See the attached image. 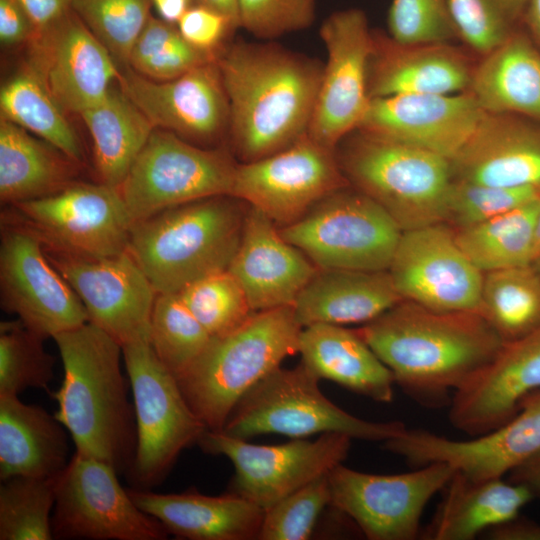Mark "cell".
Segmentation results:
<instances>
[{
	"label": "cell",
	"instance_id": "37",
	"mask_svg": "<svg viewBox=\"0 0 540 540\" xmlns=\"http://www.w3.org/2000/svg\"><path fill=\"white\" fill-rule=\"evenodd\" d=\"M1 118L24 128L81 164L80 141L66 112L40 76L26 64L0 90Z\"/></svg>",
	"mask_w": 540,
	"mask_h": 540
},
{
	"label": "cell",
	"instance_id": "49",
	"mask_svg": "<svg viewBox=\"0 0 540 540\" xmlns=\"http://www.w3.org/2000/svg\"><path fill=\"white\" fill-rule=\"evenodd\" d=\"M315 12L316 0H238L240 27L262 40L310 27Z\"/></svg>",
	"mask_w": 540,
	"mask_h": 540
},
{
	"label": "cell",
	"instance_id": "34",
	"mask_svg": "<svg viewBox=\"0 0 540 540\" xmlns=\"http://www.w3.org/2000/svg\"><path fill=\"white\" fill-rule=\"evenodd\" d=\"M77 163L24 128L0 118V200L15 205L55 194L73 182Z\"/></svg>",
	"mask_w": 540,
	"mask_h": 540
},
{
	"label": "cell",
	"instance_id": "9",
	"mask_svg": "<svg viewBox=\"0 0 540 540\" xmlns=\"http://www.w3.org/2000/svg\"><path fill=\"white\" fill-rule=\"evenodd\" d=\"M122 351L136 423V448L128 471L137 488L148 489L163 481L180 453L198 443L208 429L150 342L127 344Z\"/></svg>",
	"mask_w": 540,
	"mask_h": 540
},
{
	"label": "cell",
	"instance_id": "50",
	"mask_svg": "<svg viewBox=\"0 0 540 540\" xmlns=\"http://www.w3.org/2000/svg\"><path fill=\"white\" fill-rule=\"evenodd\" d=\"M182 37L194 48L218 55L229 32L236 28L222 14L193 4L176 23Z\"/></svg>",
	"mask_w": 540,
	"mask_h": 540
},
{
	"label": "cell",
	"instance_id": "20",
	"mask_svg": "<svg viewBox=\"0 0 540 540\" xmlns=\"http://www.w3.org/2000/svg\"><path fill=\"white\" fill-rule=\"evenodd\" d=\"M412 467L443 462L471 479L499 478L540 453V390L526 397L506 423L468 440L408 429L383 442Z\"/></svg>",
	"mask_w": 540,
	"mask_h": 540
},
{
	"label": "cell",
	"instance_id": "33",
	"mask_svg": "<svg viewBox=\"0 0 540 540\" xmlns=\"http://www.w3.org/2000/svg\"><path fill=\"white\" fill-rule=\"evenodd\" d=\"M467 91L484 112L540 121V53L526 36L515 31L483 56Z\"/></svg>",
	"mask_w": 540,
	"mask_h": 540
},
{
	"label": "cell",
	"instance_id": "32",
	"mask_svg": "<svg viewBox=\"0 0 540 540\" xmlns=\"http://www.w3.org/2000/svg\"><path fill=\"white\" fill-rule=\"evenodd\" d=\"M67 429L19 395H0V479L53 477L69 463Z\"/></svg>",
	"mask_w": 540,
	"mask_h": 540
},
{
	"label": "cell",
	"instance_id": "15",
	"mask_svg": "<svg viewBox=\"0 0 540 540\" xmlns=\"http://www.w3.org/2000/svg\"><path fill=\"white\" fill-rule=\"evenodd\" d=\"M0 289L2 308L45 339L89 321L81 299L49 261L42 238L6 218L1 228Z\"/></svg>",
	"mask_w": 540,
	"mask_h": 540
},
{
	"label": "cell",
	"instance_id": "10",
	"mask_svg": "<svg viewBox=\"0 0 540 540\" xmlns=\"http://www.w3.org/2000/svg\"><path fill=\"white\" fill-rule=\"evenodd\" d=\"M237 164L225 149H204L155 128L119 190L134 223L177 205L230 195Z\"/></svg>",
	"mask_w": 540,
	"mask_h": 540
},
{
	"label": "cell",
	"instance_id": "36",
	"mask_svg": "<svg viewBox=\"0 0 540 540\" xmlns=\"http://www.w3.org/2000/svg\"><path fill=\"white\" fill-rule=\"evenodd\" d=\"M538 209L539 197L489 220L457 229L456 242L482 273L532 264Z\"/></svg>",
	"mask_w": 540,
	"mask_h": 540
},
{
	"label": "cell",
	"instance_id": "12",
	"mask_svg": "<svg viewBox=\"0 0 540 540\" xmlns=\"http://www.w3.org/2000/svg\"><path fill=\"white\" fill-rule=\"evenodd\" d=\"M117 473L101 460L74 453L56 479L53 539H167L165 527L134 503Z\"/></svg>",
	"mask_w": 540,
	"mask_h": 540
},
{
	"label": "cell",
	"instance_id": "38",
	"mask_svg": "<svg viewBox=\"0 0 540 540\" xmlns=\"http://www.w3.org/2000/svg\"><path fill=\"white\" fill-rule=\"evenodd\" d=\"M480 314L504 342L540 327V273L533 264L484 273Z\"/></svg>",
	"mask_w": 540,
	"mask_h": 540
},
{
	"label": "cell",
	"instance_id": "46",
	"mask_svg": "<svg viewBox=\"0 0 540 540\" xmlns=\"http://www.w3.org/2000/svg\"><path fill=\"white\" fill-rule=\"evenodd\" d=\"M540 187H499L453 179L446 200L444 223L469 227L527 204Z\"/></svg>",
	"mask_w": 540,
	"mask_h": 540
},
{
	"label": "cell",
	"instance_id": "35",
	"mask_svg": "<svg viewBox=\"0 0 540 540\" xmlns=\"http://www.w3.org/2000/svg\"><path fill=\"white\" fill-rule=\"evenodd\" d=\"M79 115L92 139L99 182L119 188L155 126L118 82L99 103Z\"/></svg>",
	"mask_w": 540,
	"mask_h": 540
},
{
	"label": "cell",
	"instance_id": "58",
	"mask_svg": "<svg viewBox=\"0 0 540 540\" xmlns=\"http://www.w3.org/2000/svg\"><path fill=\"white\" fill-rule=\"evenodd\" d=\"M540 260V195H539V209L536 219L535 227V239H534V248H533V263ZM532 263V264H533Z\"/></svg>",
	"mask_w": 540,
	"mask_h": 540
},
{
	"label": "cell",
	"instance_id": "6",
	"mask_svg": "<svg viewBox=\"0 0 540 540\" xmlns=\"http://www.w3.org/2000/svg\"><path fill=\"white\" fill-rule=\"evenodd\" d=\"M335 153L348 183L402 231L444 222L453 180L449 159L360 129L344 137Z\"/></svg>",
	"mask_w": 540,
	"mask_h": 540
},
{
	"label": "cell",
	"instance_id": "23",
	"mask_svg": "<svg viewBox=\"0 0 540 540\" xmlns=\"http://www.w3.org/2000/svg\"><path fill=\"white\" fill-rule=\"evenodd\" d=\"M483 114L469 91L402 94L370 99L357 129L451 160Z\"/></svg>",
	"mask_w": 540,
	"mask_h": 540
},
{
	"label": "cell",
	"instance_id": "30",
	"mask_svg": "<svg viewBox=\"0 0 540 540\" xmlns=\"http://www.w3.org/2000/svg\"><path fill=\"white\" fill-rule=\"evenodd\" d=\"M298 353L301 363L319 379L331 380L377 402L393 400L392 372L355 329L328 323L303 327Z\"/></svg>",
	"mask_w": 540,
	"mask_h": 540
},
{
	"label": "cell",
	"instance_id": "53",
	"mask_svg": "<svg viewBox=\"0 0 540 540\" xmlns=\"http://www.w3.org/2000/svg\"><path fill=\"white\" fill-rule=\"evenodd\" d=\"M484 535L492 540H540V524L516 517L487 530Z\"/></svg>",
	"mask_w": 540,
	"mask_h": 540
},
{
	"label": "cell",
	"instance_id": "24",
	"mask_svg": "<svg viewBox=\"0 0 540 540\" xmlns=\"http://www.w3.org/2000/svg\"><path fill=\"white\" fill-rule=\"evenodd\" d=\"M540 390V327L504 342L496 356L452 396L450 423L471 437L510 420Z\"/></svg>",
	"mask_w": 540,
	"mask_h": 540
},
{
	"label": "cell",
	"instance_id": "21",
	"mask_svg": "<svg viewBox=\"0 0 540 540\" xmlns=\"http://www.w3.org/2000/svg\"><path fill=\"white\" fill-rule=\"evenodd\" d=\"M28 44L27 64L66 113L96 105L120 77L112 55L72 8Z\"/></svg>",
	"mask_w": 540,
	"mask_h": 540
},
{
	"label": "cell",
	"instance_id": "41",
	"mask_svg": "<svg viewBox=\"0 0 540 540\" xmlns=\"http://www.w3.org/2000/svg\"><path fill=\"white\" fill-rule=\"evenodd\" d=\"M216 58L191 46L176 24L151 15L132 47L128 67L149 79L167 81Z\"/></svg>",
	"mask_w": 540,
	"mask_h": 540
},
{
	"label": "cell",
	"instance_id": "8",
	"mask_svg": "<svg viewBox=\"0 0 540 540\" xmlns=\"http://www.w3.org/2000/svg\"><path fill=\"white\" fill-rule=\"evenodd\" d=\"M278 229L318 268L360 271L388 270L403 232L385 209L351 185Z\"/></svg>",
	"mask_w": 540,
	"mask_h": 540
},
{
	"label": "cell",
	"instance_id": "22",
	"mask_svg": "<svg viewBox=\"0 0 540 540\" xmlns=\"http://www.w3.org/2000/svg\"><path fill=\"white\" fill-rule=\"evenodd\" d=\"M118 84L155 128L198 142L228 134L229 101L216 60L167 81L126 67Z\"/></svg>",
	"mask_w": 540,
	"mask_h": 540
},
{
	"label": "cell",
	"instance_id": "48",
	"mask_svg": "<svg viewBox=\"0 0 540 540\" xmlns=\"http://www.w3.org/2000/svg\"><path fill=\"white\" fill-rule=\"evenodd\" d=\"M388 35L405 44L444 43L457 37L448 0H392Z\"/></svg>",
	"mask_w": 540,
	"mask_h": 540
},
{
	"label": "cell",
	"instance_id": "17",
	"mask_svg": "<svg viewBox=\"0 0 540 540\" xmlns=\"http://www.w3.org/2000/svg\"><path fill=\"white\" fill-rule=\"evenodd\" d=\"M319 34L327 61L307 135L335 150L359 127L370 103L367 77L373 30L364 11L348 8L330 14Z\"/></svg>",
	"mask_w": 540,
	"mask_h": 540
},
{
	"label": "cell",
	"instance_id": "28",
	"mask_svg": "<svg viewBox=\"0 0 540 540\" xmlns=\"http://www.w3.org/2000/svg\"><path fill=\"white\" fill-rule=\"evenodd\" d=\"M134 503L177 538L190 540L258 539L265 510L231 493L209 496L197 490L157 493L128 488Z\"/></svg>",
	"mask_w": 540,
	"mask_h": 540
},
{
	"label": "cell",
	"instance_id": "56",
	"mask_svg": "<svg viewBox=\"0 0 540 540\" xmlns=\"http://www.w3.org/2000/svg\"><path fill=\"white\" fill-rule=\"evenodd\" d=\"M193 4L201 5L225 16L235 28H239L238 0H193Z\"/></svg>",
	"mask_w": 540,
	"mask_h": 540
},
{
	"label": "cell",
	"instance_id": "39",
	"mask_svg": "<svg viewBox=\"0 0 540 540\" xmlns=\"http://www.w3.org/2000/svg\"><path fill=\"white\" fill-rule=\"evenodd\" d=\"M211 339L178 293L157 294L149 342L159 360L176 378L199 358Z\"/></svg>",
	"mask_w": 540,
	"mask_h": 540
},
{
	"label": "cell",
	"instance_id": "45",
	"mask_svg": "<svg viewBox=\"0 0 540 540\" xmlns=\"http://www.w3.org/2000/svg\"><path fill=\"white\" fill-rule=\"evenodd\" d=\"M528 0H448L457 37L484 56L506 41Z\"/></svg>",
	"mask_w": 540,
	"mask_h": 540
},
{
	"label": "cell",
	"instance_id": "16",
	"mask_svg": "<svg viewBox=\"0 0 540 540\" xmlns=\"http://www.w3.org/2000/svg\"><path fill=\"white\" fill-rule=\"evenodd\" d=\"M350 185L335 150L307 134L267 157L238 163L230 196L253 206L278 228L299 220L328 194Z\"/></svg>",
	"mask_w": 540,
	"mask_h": 540
},
{
	"label": "cell",
	"instance_id": "59",
	"mask_svg": "<svg viewBox=\"0 0 540 540\" xmlns=\"http://www.w3.org/2000/svg\"><path fill=\"white\" fill-rule=\"evenodd\" d=\"M533 266L536 268V270L540 273V260L533 263Z\"/></svg>",
	"mask_w": 540,
	"mask_h": 540
},
{
	"label": "cell",
	"instance_id": "42",
	"mask_svg": "<svg viewBox=\"0 0 540 540\" xmlns=\"http://www.w3.org/2000/svg\"><path fill=\"white\" fill-rule=\"evenodd\" d=\"M44 340L19 319L0 323V395L48 389L55 359L45 350Z\"/></svg>",
	"mask_w": 540,
	"mask_h": 540
},
{
	"label": "cell",
	"instance_id": "25",
	"mask_svg": "<svg viewBox=\"0 0 540 540\" xmlns=\"http://www.w3.org/2000/svg\"><path fill=\"white\" fill-rule=\"evenodd\" d=\"M319 268L286 241L275 223L249 206L239 247L228 270L255 312L293 306Z\"/></svg>",
	"mask_w": 540,
	"mask_h": 540
},
{
	"label": "cell",
	"instance_id": "1",
	"mask_svg": "<svg viewBox=\"0 0 540 540\" xmlns=\"http://www.w3.org/2000/svg\"><path fill=\"white\" fill-rule=\"evenodd\" d=\"M420 405L440 408L504 344L479 312H441L402 300L355 329Z\"/></svg>",
	"mask_w": 540,
	"mask_h": 540
},
{
	"label": "cell",
	"instance_id": "40",
	"mask_svg": "<svg viewBox=\"0 0 540 540\" xmlns=\"http://www.w3.org/2000/svg\"><path fill=\"white\" fill-rule=\"evenodd\" d=\"M56 479L17 476L1 481L0 540L53 539Z\"/></svg>",
	"mask_w": 540,
	"mask_h": 540
},
{
	"label": "cell",
	"instance_id": "31",
	"mask_svg": "<svg viewBox=\"0 0 540 540\" xmlns=\"http://www.w3.org/2000/svg\"><path fill=\"white\" fill-rule=\"evenodd\" d=\"M422 534L429 540H471L516 517L533 495L502 477L471 479L455 470Z\"/></svg>",
	"mask_w": 540,
	"mask_h": 540
},
{
	"label": "cell",
	"instance_id": "43",
	"mask_svg": "<svg viewBox=\"0 0 540 540\" xmlns=\"http://www.w3.org/2000/svg\"><path fill=\"white\" fill-rule=\"evenodd\" d=\"M178 294L212 337L231 333L255 313L228 269L194 281Z\"/></svg>",
	"mask_w": 540,
	"mask_h": 540
},
{
	"label": "cell",
	"instance_id": "18",
	"mask_svg": "<svg viewBox=\"0 0 540 540\" xmlns=\"http://www.w3.org/2000/svg\"><path fill=\"white\" fill-rule=\"evenodd\" d=\"M44 248L51 264L81 299L89 322L121 346L149 342L157 293L128 251L89 258Z\"/></svg>",
	"mask_w": 540,
	"mask_h": 540
},
{
	"label": "cell",
	"instance_id": "27",
	"mask_svg": "<svg viewBox=\"0 0 540 540\" xmlns=\"http://www.w3.org/2000/svg\"><path fill=\"white\" fill-rule=\"evenodd\" d=\"M450 163L456 180L540 187V128L514 114L484 112Z\"/></svg>",
	"mask_w": 540,
	"mask_h": 540
},
{
	"label": "cell",
	"instance_id": "51",
	"mask_svg": "<svg viewBox=\"0 0 540 540\" xmlns=\"http://www.w3.org/2000/svg\"><path fill=\"white\" fill-rule=\"evenodd\" d=\"M35 28L17 0H0V41L5 46L28 43Z\"/></svg>",
	"mask_w": 540,
	"mask_h": 540
},
{
	"label": "cell",
	"instance_id": "3",
	"mask_svg": "<svg viewBox=\"0 0 540 540\" xmlns=\"http://www.w3.org/2000/svg\"><path fill=\"white\" fill-rule=\"evenodd\" d=\"M63 380L54 392L55 417L75 452L129 470L136 448L134 405L121 369L122 346L91 322L54 338Z\"/></svg>",
	"mask_w": 540,
	"mask_h": 540
},
{
	"label": "cell",
	"instance_id": "7",
	"mask_svg": "<svg viewBox=\"0 0 540 540\" xmlns=\"http://www.w3.org/2000/svg\"><path fill=\"white\" fill-rule=\"evenodd\" d=\"M319 380L302 363L276 368L242 397L221 431L241 439L262 434L295 439L333 432L383 443L407 428L401 421L374 422L346 412L323 395Z\"/></svg>",
	"mask_w": 540,
	"mask_h": 540
},
{
	"label": "cell",
	"instance_id": "47",
	"mask_svg": "<svg viewBox=\"0 0 540 540\" xmlns=\"http://www.w3.org/2000/svg\"><path fill=\"white\" fill-rule=\"evenodd\" d=\"M331 503L328 473L265 510L260 540H305L323 509Z\"/></svg>",
	"mask_w": 540,
	"mask_h": 540
},
{
	"label": "cell",
	"instance_id": "4",
	"mask_svg": "<svg viewBox=\"0 0 540 540\" xmlns=\"http://www.w3.org/2000/svg\"><path fill=\"white\" fill-rule=\"evenodd\" d=\"M247 209L248 204L230 195L165 209L133 223L128 252L157 294L178 293L229 268Z\"/></svg>",
	"mask_w": 540,
	"mask_h": 540
},
{
	"label": "cell",
	"instance_id": "2",
	"mask_svg": "<svg viewBox=\"0 0 540 540\" xmlns=\"http://www.w3.org/2000/svg\"><path fill=\"white\" fill-rule=\"evenodd\" d=\"M216 63L229 101L228 136L241 163L307 134L323 74L318 59L275 43L236 42L220 50Z\"/></svg>",
	"mask_w": 540,
	"mask_h": 540
},
{
	"label": "cell",
	"instance_id": "13",
	"mask_svg": "<svg viewBox=\"0 0 540 540\" xmlns=\"http://www.w3.org/2000/svg\"><path fill=\"white\" fill-rule=\"evenodd\" d=\"M14 218L48 248L89 258L128 251L133 220L119 188L103 183L73 182L43 198L12 205Z\"/></svg>",
	"mask_w": 540,
	"mask_h": 540
},
{
	"label": "cell",
	"instance_id": "55",
	"mask_svg": "<svg viewBox=\"0 0 540 540\" xmlns=\"http://www.w3.org/2000/svg\"><path fill=\"white\" fill-rule=\"evenodd\" d=\"M160 18L176 24L193 0H151Z\"/></svg>",
	"mask_w": 540,
	"mask_h": 540
},
{
	"label": "cell",
	"instance_id": "11",
	"mask_svg": "<svg viewBox=\"0 0 540 540\" xmlns=\"http://www.w3.org/2000/svg\"><path fill=\"white\" fill-rule=\"evenodd\" d=\"M352 438L323 433L315 440L295 438L280 445H257L206 430L198 441L206 453L227 457L234 475L227 489L264 510L327 474L347 457Z\"/></svg>",
	"mask_w": 540,
	"mask_h": 540
},
{
	"label": "cell",
	"instance_id": "54",
	"mask_svg": "<svg viewBox=\"0 0 540 540\" xmlns=\"http://www.w3.org/2000/svg\"><path fill=\"white\" fill-rule=\"evenodd\" d=\"M509 474L511 482L525 486L533 498L540 500V453L513 469Z\"/></svg>",
	"mask_w": 540,
	"mask_h": 540
},
{
	"label": "cell",
	"instance_id": "19",
	"mask_svg": "<svg viewBox=\"0 0 540 540\" xmlns=\"http://www.w3.org/2000/svg\"><path fill=\"white\" fill-rule=\"evenodd\" d=\"M404 300L441 312H479L483 275L444 222L403 231L388 268Z\"/></svg>",
	"mask_w": 540,
	"mask_h": 540
},
{
	"label": "cell",
	"instance_id": "57",
	"mask_svg": "<svg viewBox=\"0 0 540 540\" xmlns=\"http://www.w3.org/2000/svg\"><path fill=\"white\" fill-rule=\"evenodd\" d=\"M524 15L531 30L540 40V0H528Z\"/></svg>",
	"mask_w": 540,
	"mask_h": 540
},
{
	"label": "cell",
	"instance_id": "26",
	"mask_svg": "<svg viewBox=\"0 0 540 540\" xmlns=\"http://www.w3.org/2000/svg\"><path fill=\"white\" fill-rule=\"evenodd\" d=\"M475 66L444 43L405 44L373 31L368 64L369 98L402 94H453L467 91Z\"/></svg>",
	"mask_w": 540,
	"mask_h": 540
},
{
	"label": "cell",
	"instance_id": "29",
	"mask_svg": "<svg viewBox=\"0 0 540 540\" xmlns=\"http://www.w3.org/2000/svg\"><path fill=\"white\" fill-rule=\"evenodd\" d=\"M402 300L388 270L319 268L293 310L302 328L316 323L365 324Z\"/></svg>",
	"mask_w": 540,
	"mask_h": 540
},
{
	"label": "cell",
	"instance_id": "44",
	"mask_svg": "<svg viewBox=\"0 0 540 540\" xmlns=\"http://www.w3.org/2000/svg\"><path fill=\"white\" fill-rule=\"evenodd\" d=\"M151 0H72L71 7L118 65L128 67L132 47L148 22Z\"/></svg>",
	"mask_w": 540,
	"mask_h": 540
},
{
	"label": "cell",
	"instance_id": "5",
	"mask_svg": "<svg viewBox=\"0 0 540 540\" xmlns=\"http://www.w3.org/2000/svg\"><path fill=\"white\" fill-rule=\"evenodd\" d=\"M302 326L293 306L255 312L229 334L212 337L177 379L188 405L208 430L221 431L242 397L282 361L298 353Z\"/></svg>",
	"mask_w": 540,
	"mask_h": 540
},
{
	"label": "cell",
	"instance_id": "14",
	"mask_svg": "<svg viewBox=\"0 0 540 540\" xmlns=\"http://www.w3.org/2000/svg\"><path fill=\"white\" fill-rule=\"evenodd\" d=\"M455 469L434 462L401 474L365 473L341 464L328 472L331 503L370 540H413L430 499Z\"/></svg>",
	"mask_w": 540,
	"mask_h": 540
},
{
	"label": "cell",
	"instance_id": "52",
	"mask_svg": "<svg viewBox=\"0 0 540 540\" xmlns=\"http://www.w3.org/2000/svg\"><path fill=\"white\" fill-rule=\"evenodd\" d=\"M30 18L35 33L52 25L72 7V0H17Z\"/></svg>",
	"mask_w": 540,
	"mask_h": 540
}]
</instances>
